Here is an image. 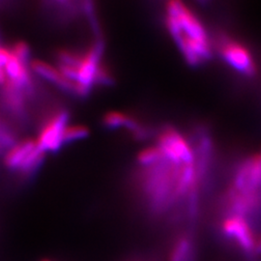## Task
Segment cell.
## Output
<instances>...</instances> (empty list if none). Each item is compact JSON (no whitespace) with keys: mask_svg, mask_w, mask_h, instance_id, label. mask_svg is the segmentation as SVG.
<instances>
[{"mask_svg":"<svg viewBox=\"0 0 261 261\" xmlns=\"http://www.w3.org/2000/svg\"><path fill=\"white\" fill-rule=\"evenodd\" d=\"M166 24L169 34L190 65H201L211 57V43L205 28L185 3L177 0L168 2Z\"/></svg>","mask_w":261,"mask_h":261,"instance_id":"obj_1","label":"cell"},{"mask_svg":"<svg viewBox=\"0 0 261 261\" xmlns=\"http://www.w3.org/2000/svg\"><path fill=\"white\" fill-rule=\"evenodd\" d=\"M220 232L226 242L231 244L247 256L255 254L256 238L250 223L241 217L224 216L220 223Z\"/></svg>","mask_w":261,"mask_h":261,"instance_id":"obj_2","label":"cell"},{"mask_svg":"<svg viewBox=\"0 0 261 261\" xmlns=\"http://www.w3.org/2000/svg\"><path fill=\"white\" fill-rule=\"evenodd\" d=\"M157 145L172 161L182 164L196 162L194 146L180 132L172 127H165L159 132Z\"/></svg>","mask_w":261,"mask_h":261,"instance_id":"obj_3","label":"cell"},{"mask_svg":"<svg viewBox=\"0 0 261 261\" xmlns=\"http://www.w3.org/2000/svg\"><path fill=\"white\" fill-rule=\"evenodd\" d=\"M217 47L224 61L237 72L248 76L256 73L251 53L239 42L225 35H220L217 39Z\"/></svg>","mask_w":261,"mask_h":261,"instance_id":"obj_4","label":"cell"},{"mask_svg":"<svg viewBox=\"0 0 261 261\" xmlns=\"http://www.w3.org/2000/svg\"><path fill=\"white\" fill-rule=\"evenodd\" d=\"M229 192L237 194H261V156L246 159L235 171Z\"/></svg>","mask_w":261,"mask_h":261,"instance_id":"obj_5","label":"cell"},{"mask_svg":"<svg viewBox=\"0 0 261 261\" xmlns=\"http://www.w3.org/2000/svg\"><path fill=\"white\" fill-rule=\"evenodd\" d=\"M69 115L65 111L53 112L42 125L38 135L39 147L47 152H56L64 144V132Z\"/></svg>","mask_w":261,"mask_h":261,"instance_id":"obj_6","label":"cell"},{"mask_svg":"<svg viewBox=\"0 0 261 261\" xmlns=\"http://www.w3.org/2000/svg\"><path fill=\"white\" fill-rule=\"evenodd\" d=\"M30 70L36 75L42 76L48 83L58 86L60 89L69 93L74 94L79 97H85L90 91L84 85L74 82L63 75L59 69L55 65H51L44 60L35 59L29 62Z\"/></svg>","mask_w":261,"mask_h":261,"instance_id":"obj_7","label":"cell"},{"mask_svg":"<svg viewBox=\"0 0 261 261\" xmlns=\"http://www.w3.org/2000/svg\"><path fill=\"white\" fill-rule=\"evenodd\" d=\"M103 124L109 129H125L136 140H145L149 137L151 130L146 124L137 117L123 112H108L103 116Z\"/></svg>","mask_w":261,"mask_h":261,"instance_id":"obj_8","label":"cell"},{"mask_svg":"<svg viewBox=\"0 0 261 261\" xmlns=\"http://www.w3.org/2000/svg\"><path fill=\"white\" fill-rule=\"evenodd\" d=\"M197 240L193 228H185L174 237L168 261H197Z\"/></svg>","mask_w":261,"mask_h":261,"instance_id":"obj_9","label":"cell"},{"mask_svg":"<svg viewBox=\"0 0 261 261\" xmlns=\"http://www.w3.org/2000/svg\"><path fill=\"white\" fill-rule=\"evenodd\" d=\"M4 70L7 75V81L11 84L23 91L31 88L32 77L29 63L20 60L12 51L4 65Z\"/></svg>","mask_w":261,"mask_h":261,"instance_id":"obj_10","label":"cell"},{"mask_svg":"<svg viewBox=\"0 0 261 261\" xmlns=\"http://www.w3.org/2000/svg\"><path fill=\"white\" fill-rule=\"evenodd\" d=\"M38 146L36 139H25L10 146L4 156V164L7 168L18 170L28 155Z\"/></svg>","mask_w":261,"mask_h":261,"instance_id":"obj_11","label":"cell"},{"mask_svg":"<svg viewBox=\"0 0 261 261\" xmlns=\"http://www.w3.org/2000/svg\"><path fill=\"white\" fill-rule=\"evenodd\" d=\"M46 156V152L43 149H41L38 145L35 149L33 150L27 159L23 161V163L20 165L19 170L20 173L22 174H31L34 172L43 163L44 159Z\"/></svg>","mask_w":261,"mask_h":261,"instance_id":"obj_12","label":"cell"},{"mask_svg":"<svg viewBox=\"0 0 261 261\" xmlns=\"http://www.w3.org/2000/svg\"><path fill=\"white\" fill-rule=\"evenodd\" d=\"M89 134V130L84 125H68L64 132V144L75 140H83Z\"/></svg>","mask_w":261,"mask_h":261,"instance_id":"obj_13","label":"cell"},{"mask_svg":"<svg viewBox=\"0 0 261 261\" xmlns=\"http://www.w3.org/2000/svg\"><path fill=\"white\" fill-rule=\"evenodd\" d=\"M10 49L20 60L29 63L28 59H29V56H30V48L28 47L27 42L19 40V41L15 42L13 44V46L10 47Z\"/></svg>","mask_w":261,"mask_h":261,"instance_id":"obj_14","label":"cell"},{"mask_svg":"<svg viewBox=\"0 0 261 261\" xmlns=\"http://www.w3.org/2000/svg\"><path fill=\"white\" fill-rule=\"evenodd\" d=\"M261 253V238H259L256 242V247H255V254Z\"/></svg>","mask_w":261,"mask_h":261,"instance_id":"obj_15","label":"cell"},{"mask_svg":"<svg viewBox=\"0 0 261 261\" xmlns=\"http://www.w3.org/2000/svg\"><path fill=\"white\" fill-rule=\"evenodd\" d=\"M43 261H49V260H43Z\"/></svg>","mask_w":261,"mask_h":261,"instance_id":"obj_16","label":"cell"},{"mask_svg":"<svg viewBox=\"0 0 261 261\" xmlns=\"http://www.w3.org/2000/svg\"><path fill=\"white\" fill-rule=\"evenodd\" d=\"M260 156H261V153H260Z\"/></svg>","mask_w":261,"mask_h":261,"instance_id":"obj_17","label":"cell"}]
</instances>
